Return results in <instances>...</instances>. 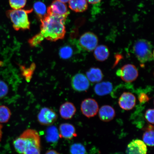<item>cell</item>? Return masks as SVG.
Returning <instances> with one entry per match:
<instances>
[{
	"mask_svg": "<svg viewBox=\"0 0 154 154\" xmlns=\"http://www.w3.org/2000/svg\"><path fill=\"white\" fill-rule=\"evenodd\" d=\"M109 52L108 48L105 45L97 46L94 50V56L97 60L103 61L109 57Z\"/></svg>",
	"mask_w": 154,
	"mask_h": 154,
	"instance_id": "obj_17",
	"label": "cell"
},
{
	"mask_svg": "<svg viewBox=\"0 0 154 154\" xmlns=\"http://www.w3.org/2000/svg\"><path fill=\"white\" fill-rule=\"evenodd\" d=\"M2 125L0 124V141H1L2 136Z\"/></svg>",
	"mask_w": 154,
	"mask_h": 154,
	"instance_id": "obj_32",
	"label": "cell"
},
{
	"mask_svg": "<svg viewBox=\"0 0 154 154\" xmlns=\"http://www.w3.org/2000/svg\"><path fill=\"white\" fill-rule=\"evenodd\" d=\"M138 100L140 103H145L149 100V99L148 96L145 93H142L140 94L138 96Z\"/></svg>",
	"mask_w": 154,
	"mask_h": 154,
	"instance_id": "obj_29",
	"label": "cell"
},
{
	"mask_svg": "<svg viewBox=\"0 0 154 154\" xmlns=\"http://www.w3.org/2000/svg\"><path fill=\"white\" fill-rule=\"evenodd\" d=\"M136 101V98L134 94L129 92H124L119 98V104L121 109L130 110L135 106Z\"/></svg>",
	"mask_w": 154,
	"mask_h": 154,
	"instance_id": "obj_10",
	"label": "cell"
},
{
	"mask_svg": "<svg viewBox=\"0 0 154 154\" xmlns=\"http://www.w3.org/2000/svg\"><path fill=\"white\" fill-rule=\"evenodd\" d=\"M9 5L14 10L21 9L26 5V0H9Z\"/></svg>",
	"mask_w": 154,
	"mask_h": 154,
	"instance_id": "obj_26",
	"label": "cell"
},
{
	"mask_svg": "<svg viewBox=\"0 0 154 154\" xmlns=\"http://www.w3.org/2000/svg\"><path fill=\"white\" fill-rule=\"evenodd\" d=\"M112 89V84L109 82H105L96 84L94 87V91L97 95L103 96L110 93Z\"/></svg>",
	"mask_w": 154,
	"mask_h": 154,
	"instance_id": "obj_16",
	"label": "cell"
},
{
	"mask_svg": "<svg viewBox=\"0 0 154 154\" xmlns=\"http://www.w3.org/2000/svg\"><path fill=\"white\" fill-rule=\"evenodd\" d=\"M154 127L150 125L145 129L143 136V142L146 145L153 147L154 146Z\"/></svg>",
	"mask_w": 154,
	"mask_h": 154,
	"instance_id": "obj_21",
	"label": "cell"
},
{
	"mask_svg": "<svg viewBox=\"0 0 154 154\" xmlns=\"http://www.w3.org/2000/svg\"><path fill=\"white\" fill-rule=\"evenodd\" d=\"M47 13L66 17L69 14L66 5L58 0L53 2L51 5L48 7Z\"/></svg>",
	"mask_w": 154,
	"mask_h": 154,
	"instance_id": "obj_12",
	"label": "cell"
},
{
	"mask_svg": "<svg viewBox=\"0 0 154 154\" xmlns=\"http://www.w3.org/2000/svg\"><path fill=\"white\" fill-rule=\"evenodd\" d=\"M86 77L88 80L92 83L101 82L103 78V74L100 69L92 67L86 73Z\"/></svg>",
	"mask_w": 154,
	"mask_h": 154,
	"instance_id": "obj_19",
	"label": "cell"
},
{
	"mask_svg": "<svg viewBox=\"0 0 154 154\" xmlns=\"http://www.w3.org/2000/svg\"><path fill=\"white\" fill-rule=\"evenodd\" d=\"M11 116L9 108L4 105L0 106V124L8 122Z\"/></svg>",
	"mask_w": 154,
	"mask_h": 154,
	"instance_id": "obj_22",
	"label": "cell"
},
{
	"mask_svg": "<svg viewBox=\"0 0 154 154\" xmlns=\"http://www.w3.org/2000/svg\"><path fill=\"white\" fill-rule=\"evenodd\" d=\"M75 106L70 102H67L63 103L60 108V114L62 118L69 120L72 118L76 112Z\"/></svg>",
	"mask_w": 154,
	"mask_h": 154,
	"instance_id": "obj_14",
	"label": "cell"
},
{
	"mask_svg": "<svg viewBox=\"0 0 154 154\" xmlns=\"http://www.w3.org/2000/svg\"><path fill=\"white\" fill-rule=\"evenodd\" d=\"M73 53L72 47L68 45L65 46L60 50L59 54L60 57L63 59H67L72 57Z\"/></svg>",
	"mask_w": 154,
	"mask_h": 154,
	"instance_id": "obj_24",
	"label": "cell"
},
{
	"mask_svg": "<svg viewBox=\"0 0 154 154\" xmlns=\"http://www.w3.org/2000/svg\"><path fill=\"white\" fill-rule=\"evenodd\" d=\"M15 151L20 154H40L41 140L37 131L28 129L13 142Z\"/></svg>",
	"mask_w": 154,
	"mask_h": 154,
	"instance_id": "obj_2",
	"label": "cell"
},
{
	"mask_svg": "<svg viewBox=\"0 0 154 154\" xmlns=\"http://www.w3.org/2000/svg\"><path fill=\"white\" fill-rule=\"evenodd\" d=\"M69 7L76 12H83L88 9V2L86 0H70Z\"/></svg>",
	"mask_w": 154,
	"mask_h": 154,
	"instance_id": "obj_20",
	"label": "cell"
},
{
	"mask_svg": "<svg viewBox=\"0 0 154 154\" xmlns=\"http://www.w3.org/2000/svg\"><path fill=\"white\" fill-rule=\"evenodd\" d=\"M117 76H120L124 81L131 82L135 80L138 76L137 69L134 65H125L117 71Z\"/></svg>",
	"mask_w": 154,
	"mask_h": 154,
	"instance_id": "obj_5",
	"label": "cell"
},
{
	"mask_svg": "<svg viewBox=\"0 0 154 154\" xmlns=\"http://www.w3.org/2000/svg\"><path fill=\"white\" fill-rule=\"evenodd\" d=\"M9 88L6 83L0 80V99L5 97L8 93Z\"/></svg>",
	"mask_w": 154,
	"mask_h": 154,
	"instance_id": "obj_27",
	"label": "cell"
},
{
	"mask_svg": "<svg viewBox=\"0 0 154 154\" xmlns=\"http://www.w3.org/2000/svg\"><path fill=\"white\" fill-rule=\"evenodd\" d=\"M154 109H149L146 111L145 117L146 120L152 124H154Z\"/></svg>",
	"mask_w": 154,
	"mask_h": 154,
	"instance_id": "obj_28",
	"label": "cell"
},
{
	"mask_svg": "<svg viewBox=\"0 0 154 154\" xmlns=\"http://www.w3.org/2000/svg\"><path fill=\"white\" fill-rule=\"evenodd\" d=\"M45 154H60L54 150H50L46 152Z\"/></svg>",
	"mask_w": 154,
	"mask_h": 154,
	"instance_id": "obj_31",
	"label": "cell"
},
{
	"mask_svg": "<svg viewBox=\"0 0 154 154\" xmlns=\"http://www.w3.org/2000/svg\"><path fill=\"white\" fill-rule=\"evenodd\" d=\"M45 138L48 143H57L60 136L59 131L57 127L51 125L49 126L46 130Z\"/></svg>",
	"mask_w": 154,
	"mask_h": 154,
	"instance_id": "obj_18",
	"label": "cell"
},
{
	"mask_svg": "<svg viewBox=\"0 0 154 154\" xmlns=\"http://www.w3.org/2000/svg\"><path fill=\"white\" fill-rule=\"evenodd\" d=\"M88 2L91 4H96L99 3L100 2L101 0H86Z\"/></svg>",
	"mask_w": 154,
	"mask_h": 154,
	"instance_id": "obj_30",
	"label": "cell"
},
{
	"mask_svg": "<svg viewBox=\"0 0 154 154\" xmlns=\"http://www.w3.org/2000/svg\"><path fill=\"white\" fill-rule=\"evenodd\" d=\"M72 86L75 91L79 92L85 91L89 88V81L85 75L79 73L72 77Z\"/></svg>",
	"mask_w": 154,
	"mask_h": 154,
	"instance_id": "obj_9",
	"label": "cell"
},
{
	"mask_svg": "<svg viewBox=\"0 0 154 154\" xmlns=\"http://www.w3.org/2000/svg\"><path fill=\"white\" fill-rule=\"evenodd\" d=\"M115 115V109L109 105L102 106L99 110V118L104 122H109L112 120Z\"/></svg>",
	"mask_w": 154,
	"mask_h": 154,
	"instance_id": "obj_15",
	"label": "cell"
},
{
	"mask_svg": "<svg viewBox=\"0 0 154 154\" xmlns=\"http://www.w3.org/2000/svg\"><path fill=\"white\" fill-rule=\"evenodd\" d=\"M35 11L41 19L47 14V9L46 5L41 2L38 1L34 4Z\"/></svg>",
	"mask_w": 154,
	"mask_h": 154,
	"instance_id": "obj_23",
	"label": "cell"
},
{
	"mask_svg": "<svg viewBox=\"0 0 154 154\" xmlns=\"http://www.w3.org/2000/svg\"><path fill=\"white\" fill-rule=\"evenodd\" d=\"M147 146L142 140L139 139L132 140L127 147V154H147Z\"/></svg>",
	"mask_w": 154,
	"mask_h": 154,
	"instance_id": "obj_11",
	"label": "cell"
},
{
	"mask_svg": "<svg viewBox=\"0 0 154 154\" xmlns=\"http://www.w3.org/2000/svg\"><path fill=\"white\" fill-rule=\"evenodd\" d=\"M81 47L88 51H94L99 42L97 36L93 32H85L81 36L79 40Z\"/></svg>",
	"mask_w": 154,
	"mask_h": 154,
	"instance_id": "obj_7",
	"label": "cell"
},
{
	"mask_svg": "<svg viewBox=\"0 0 154 154\" xmlns=\"http://www.w3.org/2000/svg\"><path fill=\"white\" fill-rule=\"evenodd\" d=\"M66 17L47 14L40 19V31L29 40L31 47H35L44 39L55 42L64 38L66 34L65 23Z\"/></svg>",
	"mask_w": 154,
	"mask_h": 154,
	"instance_id": "obj_1",
	"label": "cell"
},
{
	"mask_svg": "<svg viewBox=\"0 0 154 154\" xmlns=\"http://www.w3.org/2000/svg\"><path fill=\"white\" fill-rule=\"evenodd\" d=\"M99 105L95 100L86 99L82 102L81 109L82 114L88 118L93 117L97 114L99 111Z\"/></svg>",
	"mask_w": 154,
	"mask_h": 154,
	"instance_id": "obj_8",
	"label": "cell"
},
{
	"mask_svg": "<svg viewBox=\"0 0 154 154\" xmlns=\"http://www.w3.org/2000/svg\"><path fill=\"white\" fill-rule=\"evenodd\" d=\"M70 152L71 154H86V150L81 143H75L70 146Z\"/></svg>",
	"mask_w": 154,
	"mask_h": 154,
	"instance_id": "obj_25",
	"label": "cell"
},
{
	"mask_svg": "<svg viewBox=\"0 0 154 154\" xmlns=\"http://www.w3.org/2000/svg\"><path fill=\"white\" fill-rule=\"evenodd\" d=\"M33 11V9L29 10H10L6 12L7 16L12 23L13 27L15 30L29 29L30 22L28 14Z\"/></svg>",
	"mask_w": 154,
	"mask_h": 154,
	"instance_id": "obj_3",
	"label": "cell"
},
{
	"mask_svg": "<svg viewBox=\"0 0 154 154\" xmlns=\"http://www.w3.org/2000/svg\"><path fill=\"white\" fill-rule=\"evenodd\" d=\"M58 1H60L63 3H65L68 2L70 0H58Z\"/></svg>",
	"mask_w": 154,
	"mask_h": 154,
	"instance_id": "obj_33",
	"label": "cell"
},
{
	"mask_svg": "<svg viewBox=\"0 0 154 154\" xmlns=\"http://www.w3.org/2000/svg\"><path fill=\"white\" fill-rule=\"evenodd\" d=\"M133 49L135 55L140 62L144 63L153 59L152 46L148 40H137L134 44Z\"/></svg>",
	"mask_w": 154,
	"mask_h": 154,
	"instance_id": "obj_4",
	"label": "cell"
},
{
	"mask_svg": "<svg viewBox=\"0 0 154 154\" xmlns=\"http://www.w3.org/2000/svg\"><path fill=\"white\" fill-rule=\"evenodd\" d=\"M57 117L56 113L53 109L44 107L38 113L37 119L40 124L43 126H50L57 121Z\"/></svg>",
	"mask_w": 154,
	"mask_h": 154,
	"instance_id": "obj_6",
	"label": "cell"
},
{
	"mask_svg": "<svg viewBox=\"0 0 154 154\" xmlns=\"http://www.w3.org/2000/svg\"><path fill=\"white\" fill-rule=\"evenodd\" d=\"M59 132L60 137L66 140L72 139L77 136L74 126L69 123H63L60 125Z\"/></svg>",
	"mask_w": 154,
	"mask_h": 154,
	"instance_id": "obj_13",
	"label": "cell"
}]
</instances>
